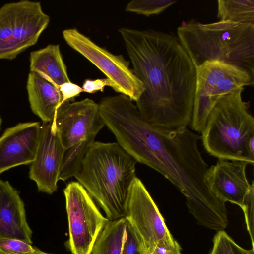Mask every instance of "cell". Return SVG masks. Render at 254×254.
Segmentation results:
<instances>
[{"mask_svg": "<svg viewBox=\"0 0 254 254\" xmlns=\"http://www.w3.org/2000/svg\"><path fill=\"white\" fill-rule=\"evenodd\" d=\"M104 124L128 154L161 174L180 191L199 225L215 230L226 223L225 203L211 192L206 182L209 166L198 148L201 135L187 127L168 129L149 124L130 99L114 105Z\"/></svg>", "mask_w": 254, "mask_h": 254, "instance_id": "1", "label": "cell"}, {"mask_svg": "<svg viewBox=\"0 0 254 254\" xmlns=\"http://www.w3.org/2000/svg\"><path fill=\"white\" fill-rule=\"evenodd\" d=\"M134 75L145 90L136 105L149 124L168 129L190 123L196 67L177 37L152 29H119Z\"/></svg>", "mask_w": 254, "mask_h": 254, "instance_id": "2", "label": "cell"}, {"mask_svg": "<svg viewBox=\"0 0 254 254\" xmlns=\"http://www.w3.org/2000/svg\"><path fill=\"white\" fill-rule=\"evenodd\" d=\"M137 162L117 142H93L74 177L113 221L125 218Z\"/></svg>", "mask_w": 254, "mask_h": 254, "instance_id": "3", "label": "cell"}, {"mask_svg": "<svg viewBox=\"0 0 254 254\" xmlns=\"http://www.w3.org/2000/svg\"><path fill=\"white\" fill-rule=\"evenodd\" d=\"M177 38L195 66L218 61L239 67L254 78V24L194 20L179 26Z\"/></svg>", "mask_w": 254, "mask_h": 254, "instance_id": "4", "label": "cell"}, {"mask_svg": "<svg viewBox=\"0 0 254 254\" xmlns=\"http://www.w3.org/2000/svg\"><path fill=\"white\" fill-rule=\"evenodd\" d=\"M243 90L240 88L217 103L201 132V139L210 155L253 165L254 158L249 153L248 143L254 137V118L249 110V102L242 99Z\"/></svg>", "mask_w": 254, "mask_h": 254, "instance_id": "5", "label": "cell"}, {"mask_svg": "<svg viewBox=\"0 0 254 254\" xmlns=\"http://www.w3.org/2000/svg\"><path fill=\"white\" fill-rule=\"evenodd\" d=\"M195 67L196 84L191 123L193 130L201 132L217 103L240 88L253 86L254 78L239 67L218 61H206Z\"/></svg>", "mask_w": 254, "mask_h": 254, "instance_id": "6", "label": "cell"}, {"mask_svg": "<svg viewBox=\"0 0 254 254\" xmlns=\"http://www.w3.org/2000/svg\"><path fill=\"white\" fill-rule=\"evenodd\" d=\"M50 17L40 2L21 0L0 7V60H12L35 45Z\"/></svg>", "mask_w": 254, "mask_h": 254, "instance_id": "7", "label": "cell"}, {"mask_svg": "<svg viewBox=\"0 0 254 254\" xmlns=\"http://www.w3.org/2000/svg\"><path fill=\"white\" fill-rule=\"evenodd\" d=\"M72 254H90L98 235L109 221L100 212L93 199L78 182L69 183L64 190Z\"/></svg>", "mask_w": 254, "mask_h": 254, "instance_id": "8", "label": "cell"}, {"mask_svg": "<svg viewBox=\"0 0 254 254\" xmlns=\"http://www.w3.org/2000/svg\"><path fill=\"white\" fill-rule=\"evenodd\" d=\"M63 37L72 49L98 68L113 84V89L137 101L145 90L143 83L121 55H114L92 41L76 28L65 29Z\"/></svg>", "mask_w": 254, "mask_h": 254, "instance_id": "9", "label": "cell"}, {"mask_svg": "<svg viewBox=\"0 0 254 254\" xmlns=\"http://www.w3.org/2000/svg\"><path fill=\"white\" fill-rule=\"evenodd\" d=\"M125 218L139 236L149 254L159 242L175 240L149 192L137 177L129 190Z\"/></svg>", "mask_w": 254, "mask_h": 254, "instance_id": "10", "label": "cell"}, {"mask_svg": "<svg viewBox=\"0 0 254 254\" xmlns=\"http://www.w3.org/2000/svg\"><path fill=\"white\" fill-rule=\"evenodd\" d=\"M99 104L89 98L63 103L57 109L52 123L62 145L67 149L86 140H95L104 126Z\"/></svg>", "mask_w": 254, "mask_h": 254, "instance_id": "11", "label": "cell"}, {"mask_svg": "<svg viewBox=\"0 0 254 254\" xmlns=\"http://www.w3.org/2000/svg\"><path fill=\"white\" fill-rule=\"evenodd\" d=\"M52 123H42L37 151L30 164L29 177L39 191L52 194L58 189V182L65 150L59 135L51 129Z\"/></svg>", "mask_w": 254, "mask_h": 254, "instance_id": "12", "label": "cell"}, {"mask_svg": "<svg viewBox=\"0 0 254 254\" xmlns=\"http://www.w3.org/2000/svg\"><path fill=\"white\" fill-rule=\"evenodd\" d=\"M41 125L19 123L7 128L0 137V175L12 168L31 164L38 146Z\"/></svg>", "mask_w": 254, "mask_h": 254, "instance_id": "13", "label": "cell"}, {"mask_svg": "<svg viewBox=\"0 0 254 254\" xmlns=\"http://www.w3.org/2000/svg\"><path fill=\"white\" fill-rule=\"evenodd\" d=\"M230 161L219 159L216 164L209 167L206 182L211 192L218 199L242 208L251 187L246 173L249 163L240 160Z\"/></svg>", "mask_w": 254, "mask_h": 254, "instance_id": "14", "label": "cell"}, {"mask_svg": "<svg viewBox=\"0 0 254 254\" xmlns=\"http://www.w3.org/2000/svg\"><path fill=\"white\" fill-rule=\"evenodd\" d=\"M32 235L18 191L0 179V236L32 244Z\"/></svg>", "mask_w": 254, "mask_h": 254, "instance_id": "15", "label": "cell"}, {"mask_svg": "<svg viewBox=\"0 0 254 254\" xmlns=\"http://www.w3.org/2000/svg\"><path fill=\"white\" fill-rule=\"evenodd\" d=\"M26 88L33 113L41 119L42 123H52L58 108L63 104L60 88L38 74L31 72Z\"/></svg>", "mask_w": 254, "mask_h": 254, "instance_id": "16", "label": "cell"}, {"mask_svg": "<svg viewBox=\"0 0 254 254\" xmlns=\"http://www.w3.org/2000/svg\"><path fill=\"white\" fill-rule=\"evenodd\" d=\"M30 71L59 88L71 82L59 45L49 44L30 54Z\"/></svg>", "mask_w": 254, "mask_h": 254, "instance_id": "17", "label": "cell"}, {"mask_svg": "<svg viewBox=\"0 0 254 254\" xmlns=\"http://www.w3.org/2000/svg\"><path fill=\"white\" fill-rule=\"evenodd\" d=\"M125 234V218L109 220L98 235L90 254H121Z\"/></svg>", "mask_w": 254, "mask_h": 254, "instance_id": "18", "label": "cell"}, {"mask_svg": "<svg viewBox=\"0 0 254 254\" xmlns=\"http://www.w3.org/2000/svg\"><path fill=\"white\" fill-rule=\"evenodd\" d=\"M220 21L254 24V0H218Z\"/></svg>", "mask_w": 254, "mask_h": 254, "instance_id": "19", "label": "cell"}, {"mask_svg": "<svg viewBox=\"0 0 254 254\" xmlns=\"http://www.w3.org/2000/svg\"><path fill=\"white\" fill-rule=\"evenodd\" d=\"M93 140L82 141L65 149L60 171L59 181L64 182L74 177L80 169L83 159Z\"/></svg>", "mask_w": 254, "mask_h": 254, "instance_id": "20", "label": "cell"}, {"mask_svg": "<svg viewBox=\"0 0 254 254\" xmlns=\"http://www.w3.org/2000/svg\"><path fill=\"white\" fill-rule=\"evenodd\" d=\"M177 2L174 0H132L127 5L125 10L150 16L162 13Z\"/></svg>", "mask_w": 254, "mask_h": 254, "instance_id": "21", "label": "cell"}, {"mask_svg": "<svg viewBox=\"0 0 254 254\" xmlns=\"http://www.w3.org/2000/svg\"><path fill=\"white\" fill-rule=\"evenodd\" d=\"M210 254H254V250H246L237 244L224 231H219L213 238Z\"/></svg>", "mask_w": 254, "mask_h": 254, "instance_id": "22", "label": "cell"}, {"mask_svg": "<svg viewBox=\"0 0 254 254\" xmlns=\"http://www.w3.org/2000/svg\"><path fill=\"white\" fill-rule=\"evenodd\" d=\"M121 254H149L139 236L126 219V234Z\"/></svg>", "mask_w": 254, "mask_h": 254, "instance_id": "23", "label": "cell"}, {"mask_svg": "<svg viewBox=\"0 0 254 254\" xmlns=\"http://www.w3.org/2000/svg\"><path fill=\"white\" fill-rule=\"evenodd\" d=\"M35 248L23 241L0 236V253L2 254H32Z\"/></svg>", "mask_w": 254, "mask_h": 254, "instance_id": "24", "label": "cell"}, {"mask_svg": "<svg viewBox=\"0 0 254 254\" xmlns=\"http://www.w3.org/2000/svg\"><path fill=\"white\" fill-rule=\"evenodd\" d=\"M243 211L247 229L250 236L252 249L254 250V184L252 181L249 193L246 196L241 208Z\"/></svg>", "mask_w": 254, "mask_h": 254, "instance_id": "25", "label": "cell"}, {"mask_svg": "<svg viewBox=\"0 0 254 254\" xmlns=\"http://www.w3.org/2000/svg\"><path fill=\"white\" fill-rule=\"evenodd\" d=\"M181 248L178 243L161 241L157 243L149 254H182Z\"/></svg>", "mask_w": 254, "mask_h": 254, "instance_id": "26", "label": "cell"}, {"mask_svg": "<svg viewBox=\"0 0 254 254\" xmlns=\"http://www.w3.org/2000/svg\"><path fill=\"white\" fill-rule=\"evenodd\" d=\"M105 86H109L114 88L111 81L108 78L98 79L94 80L86 79L83 85V92L93 93L98 91H103Z\"/></svg>", "mask_w": 254, "mask_h": 254, "instance_id": "27", "label": "cell"}, {"mask_svg": "<svg viewBox=\"0 0 254 254\" xmlns=\"http://www.w3.org/2000/svg\"><path fill=\"white\" fill-rule=\"evenodd\" d=\"M60 89L63 96V103L70 101L80 93L83 92L81 87L71 82L62 85Z\"/></svg>", "mask_w": 254, "mask_h": 254, "instance_id": "28", "label": "cell"}, {"mask_svg": "<svg viewBox=\"0 0 254 254\" xmlns=\"http://www.w3.org/2000/svg\"><path fill=\"white\" fill-rule=\"evenodd\" d=\"M32 254H53L43 252L40 249L36 248L34 253Z\"/></svg>", "mask_w": 254, "mask_h": 254, "instance_id": "29", "label": "cell"}, {"mask_svg": "<svg viewBox=\"0 0 254 254\" xmlns=\"http://www.w3.org/2000/svg\"><path fill=\"white\" fill-rule=\"evenodd\" d=\"M1 123H2V119H1V116L0 115V128H1Z\"/></svg>", "mask_w": 254, "mask_h": 254, "instance_id": "30", "label": "cell"}, {"mask_svg": "<svg viewBox=\"0 0 254 254\" xmlns=\"http://www.w3.org/2000/svg\"><path fill=\"white\" fill-rule=\"evenodd\" d=\"M0 254H2L0 253Z\"/></svg>", "mask_w": 254, "mask_h": 254, "instance_id": "31", "label": "cell"}]
</instances>
